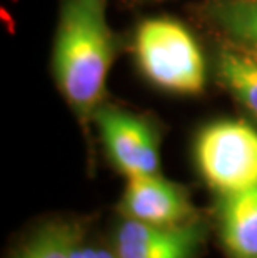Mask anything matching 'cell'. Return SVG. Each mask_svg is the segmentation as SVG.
Segmentation results:
<instances>
[{
	"label": "cell",
	"mask_w": 257,
	"mask_h": 258,
	"mask_svg": "<svg viewBox=\"0 0 257 258\" xmlns=\"http://www.w3.org/2000/svg\"><path fill=\"white\" fill-rule=\"evenodd\" d=\"M109 0H62L52 70L65 102L82 122L94 120L116 57L107 19Z\"/></svg>",
	"instance_id": "obj_1"
},
{
	"label": "cell",
	"mask_w": 257,
	"mask_h": 258,
	"mask_svg": "<svg viewBox=\"0 0 257 258\" xmlns=\"http://www.w3.org/2000/svg\"><path fill=\"white\" fill-rule=\"evenodd\" d=\"M140 72L161 90L195 95L205 85V60L194 35L167 17L142 22L134 37Z\"/></svg>",
	"instance_id": "obj_2"
},
{
	"label": "cell",
	"mask_w": 257,
	"mask_h": 258,
	"mask_svg": "<svg viewBox=\"0 0 257 258\" xmlns=\"http://www.w3.org/2000/svg\"><path fill=\"white\" fill-rule=\"evenodd\" d=\"M194 158L219 195L250 188L257 185V128L242 120H216L195 137Z\"/></svg>",
	"instance_id": "obj_3"
},
{
	"label": "cell",
	"mask_w": 257,
	"mask_h": 258,
	"mask_svg": "<svg viewBox=\"0 0 257 258\" xmlns=\"http://www.w3.org/2000/svg\"><path fill=\"white\" fill-rule=\"evenodd\" d=\"M92 122L99 127L111 162L125 177L161 173L159 135L150 122L116 107H100Z\"/></svg>",
	"instance_id": "obj_4"
},
{
	"label": "cell",
	"mask_w": 257,
	"mask_h": 258,
	"mask_svg": "<svg viewBox=\"0 0 257 258\" xmlns=\"http://www.w3.org/2000/svg\"><path fill=\"white\" fill-rule=\"evenodd\" d=\"M119 210L124 218L161 227L195 220V210L187 191L161 173L129 177Z\"/></svg>",
	"instance_id": "obj_5"
},
{
	"label": "cell",
	"mask_w": 257,
	"mask_h": 258,
	"mask_svg": "<svg viewBox=\"0 0 257 258\" xmlns=\"http://www.w3.org/2000/svg\"><path fill=\"white\" fill-rule=\"evenodd\" d=\"M202 241L204 225L197 220L161 227L124 218L112 248L117 258H195Z\"/></svg>",
	"instance_id": "obj_6"
},
{
	"label": "cell",
	"mask_w": 257,
	"mask_h": 258,
	"mask_svg": "<svg viewBox=\"0 0 257 258\" xmlns=\"http://www.w3.org/2000/svg\"><path fill=\"white\" fill-rule=\"evenodd\" d=\"M217 222L231 258H257V185L219 195Z\"/></svg>",
	"instance_id": "obj_7"
},
{
	"label": "cell",
	"mask_w": 257,
	"mask_h": 258,
	"mask_svg": "<svg viewBox=\"0 0 257 258\" xmlns=\"http://www.w3.org/2000/svg\"><path fill=\"white\" fill-rule=\"evenodd\" d=\"M217 74L226 89L257 118V55L242 47H226L219 52Z\"/></svg>",
	"instance_id": "obj_8"
},
{
	"label": "cell",
	"mask_w": 257,
	"mask_h": 258,
	"mask_svg": "<svg viewBox=\"0 0 257 258\" xmlns=\"http://www.w3.org/2000/svg\"><path fill=\"white\" fill-rule=\"evenodd\" d=\"M209 15L234 45L257 55V0H214Z\"/></svg>",
	"instance_id": "obj_9"
},
{
	"label": "cell",
	"mask_w": 257,
	"mask_h": 258,
	"mask_svg": "<svg viewBox=\"0 0 257 258\" xmlns=\"http://www.w3.org/2000/svg\"><path fill=\"white\" fill-rule=\"evenodd\" d=\"M80 233L74 222H47L22 241L12 258H70L72 245Z\"/></svg>",
	"instance_id": "obj_10"
},
{
	"label": "cell",
	"mask_w": 257,
	"mask_h": 258,
	"mask_svg": "<svg viewBox=\"0 0 257 258\" xmlns=\"http://www.w3.org/2000/svg\"><path fill=\"white\" fill-rule=\"evenodd\" d=\"M70 258H117L114 248L102 245H94L84 241V235H79L74 241L72 250H70Z\"/></svg>",
	"instance_id": "obj_11"
}]
</instances>
